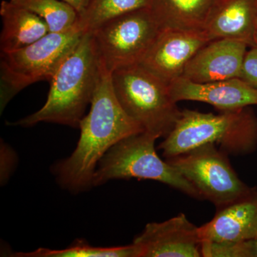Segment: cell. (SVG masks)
Returning a JSON list of instances; mask_svg holds the SVG:
<instances>
[{"mask_svg":"<svg viewBox=\"0 0 257 257\" xmlns=\"http://www.w3.org/2000/svg\"><path fill=\"white\" fill-rule=\"evenodd\" d=\"M90 105L79 124L80 138L73 153L53 169L60 186L72 192L93 187L96 167L106 152L123 139L145 131L125 112L115 94L111 72L101 66Z\"/></svg>","mask_w":257,"mask_h":257,"instance_id":"1","label":"cell"},{"mask_svg":"<svg viewBox=\"0 0 257 257\" xmlns=\"http://www.w3.org/2000/svg\"><path fill=\"white\" fill-rule=\"evenodd\" d=\"M99 76L100 65L92 34L86 32L49 81L50 92L44 106L12 124L29 127L47 122L79 128Z\"/></svg>","mask_w":257,"mask_h":257,"instance_id":"2","label":"cell"},{"mask_svg":"<svg viewBox=\"0 0 257 257\" xmlns=\"http://www.w3.org/2000/svg\"><path fill=\"white\" fill-rule=\"evenodd\" d=\"M208 144L234 153L251 152L257 145L256 115L249 106L218 114L184 109L159 148L167 160Z\"/></svg>","mask_w":257,"mask_h":257,"instance_id":"3","label":"cell"},{"mask_svg":"<svg viewBox=\"0 0 257 257\" xmlns=\"http://www.w3.org/2000/svg\"><path fill=\"white\" fill-rule=\"evenodd\" d=\"M85 33L78 23L67 31L49 32L24 48L1 52V112L9 101L25 88L40 81H50Z\"/></svg>","mask_w":257,"mask_h":257,"instance_id":"4","label":"cell"},{"mask_svg":"<svg viewBox=\"0 0 257 257\" xmlns=\"http://www.w3.org/2000/svg\"><path fill=\"white\" fill-rule=\"evenodd\" d=\"M115 94L123 109L145 131L166 138L182 111L171 96L168 84L141 64L121 67L111 73Z\"/></svg>","mask_w":257,"mask_h":257,"instance_id":"5","label":"cell"},{"mask_svg":"<svg viewBox=\"0 0 257 257\" xmlns=\"http://www.w3.org/2000/svg\"><path fill=\"white\" fill-rule=\"evenodd\" d=\"M158 137L143 131L123 139L109 150L98 164L93 187L114 179H150L170 186L198 199L202 194L175 167L157 155Z\"/></svg>","mask_w":257,"mask_h":257,"instance_id":"6","label":"cell"},{"mask_svg":"<svg viewBox=\"0 0 257 257\" xmlns=\"http://www.w3.org/2000/svg\"><path fill=\"white\" fill-rule=\"evenodd\" d=\"M162 30L150 8L106 22L90 32L99 64L109 72L140 64Z\"/></svg>","mask_w":257,"mask_h":257,"instance_id":"7","label":"cell"},{"mask_svg":"<svg viewBox=\"0 0 257 257\" xmlns=\"http://www.w3.org/2000/svg\"><path fill=\"white\" fill-rule=\"evenodd\" d=\"M167 162L175 167L202 194L223 207L248 195V188L236 175L224 154L212 144L203 145Z\"/></svg>","mask_w":257,"mask_h":257,"instance_id":"8","label":"cell"},{"mask_svg":"<svg viewBox=\"0 0 257 257\" xmlns=\"http://www.w3.org/2000/svg\"><path fill=\"white\" fill-rule=\"evenodd\" d=\"M211 41L204 31L162 29L140 64L170 85L196 53Z\"/></svg>","mask_w":257,"mask_h":257,"instance_id":"9","label":"cell"},{"mask_svg":"<svg viewBox=\"0 0 257 257\" xmlns=\"http://www.w3.org/2000/svg\"><path fill=\"white\" fill-rule=\"evenodd\" d=\"M141 257L202 256L199 227L184 214L163 221L147 224L134 240Z\"/></svg>","mask_w":257,"mask_h":257,"instance_id":"10","label":"cell"},{"mask_svg":"<svg viewBox=\"0 0 257 257\" xmlns=\"http://www.w3.org/2000/svg\"><path fill=\"white\" fill-rule=\"evenodd\" d=\"M169 87L171 96L176 102L201 101L221 111L257 105L256 88L239 78L202 83L180 77Z\"/></svg>","mask_w":257,"mask_h":257,"instance_id":"11","label":"cell"},{"mask_svg":"<svg viewBox=\"0 0 257 257\" xmlns=\"http://www.w3.org/2000/svg\"><path fill=\"white\" fill-rule=\"evenodd\" d=\"M248 47L229 39L211 40L189 61L182 77L202 83L239 78Z\"/></svg>","mask_w":257,"mask_h":257,"instance_id":"12","label":"cell"},{"mask_svg":"<svg viewBox=\"0 0 257 257\" xmlns=\"http://www.w3.org/2000/svg\"><path fill=\"white\" fill-rule=\"evenodd\" d=\"M202 242L231 243L257 235V192L221 208L214 217L199 227Z\"/></svg>","mask_w":257,"mask_h":257,"instance_id":"13","label":"cell"},{"mask_svg":"<svg viewBox=\"0 0 257 257\" xmlns=\"http://www.w3.org/2000/svg\"><path fill=\"white\" fill-rule=\"evenodd\" d=\"M257 0H216L204 31L211 40L229 39L254 47Z\"/></svg>","mask_w":257,"mask_h":257,"instance_id":"14","label":"cell"},{"mask_svg":"<svg viewBox=\"0 0 257 257\" xmlns=\"http://www.w3.org/2000/svg\"><path fill=\"white\" fill-rule=\"evenodd\" d=\"M0 15L3 22L0 35L1 52L24 48L50 32L41 18L10 0L2 2Z\"/></svg>","mask_w":257,"mask_h":257,"instance_id":"15","label":"cell"},{"mask_svg":"<svg viewBox=\"0 0 257 257\" xmlns=\"http://www.w3.org/2000/svg\"><path fill=\"white\" fill-rule=\"evenodd\" d=\"M216 0H152L150 9L161 28L204 31Z\"/></svg>","mask_w":257,"mask_h":257,"instance_id":"16","label":"cell"},{"mask_svg":"<svg viewBox=\"0 0 257 257\" xmlns=\"http://www.w3.org/2000/svg\"><path fill=\"white\" fill-rule=\"evenodd\" d=\"M152 0H89L79 24L86 32H92L102 24L136 10L150 8Z\"/></svg>","mask_w":257,"mask_h":257,"instance_id":"17","label":"cell"},{"mask_svg":"<svg viewBox=\"0 0 257 257\" xmlns=\"http://www.w3.org/2000/svg\"><path fill=\"white\" fill-rule=\"evenodd\" d=\"M26 8L42 19L49 32H62L74 28L79 23L77 10L62 0H10Z\"/></svg>","mask_w":257,"mask_h":257,"instance_id":"18","label":"cell"},{"mask_svg":"<svg viewBox=\"0 0 257 257\" xmlns=\"http://www.w3.org/2000/svg\"><path fill=\"white\" fill-rule=\"evenodd\" d=\"M19 257H141L140 248L133 243L126 246L101 247L94 246L83 240H77L64 249L39 248L28 253H16Z\"/></svg>","mask_w":257,"mask_h":257,"instance_id":"19","label":"cell"},{"mask_svg":"<svg viewBox=\"0 0 257 257\" xmlns=\"http://www.w3.org/2000/svg\"><path fill=\"white\" fill-rule=\"evenodd\" d=\"M202 253L204 257H257V235L236 243L202 242Z\"/></svg>","mask_w":257,"mask_h":257,"instance_id":"20","label":"cell"},{"mask_svg":"<svg viewBox=\"0 0 257 257\" xmlns=\"http://www.w3.org/2000/svg\"><path fill=\"white\" fill-rule=\"evenodd\" d=\"M239 79L257 89V47H251L246 52Z\"/></svg>","mask_w":257,"mask_h":257,"instance_id":"21","label":"cell"},{"mask_svg":"<svg viewBox=\"0 0 257 257\" xmlns=\"http://www.w3.org/2000/svg\"><path fill=\"white\" fill-rule=\"evenodd\" d=\"M17 157L15 155V152L8 145L5 143H2L1 145V182L2 184L5 183L10 176L11 175L12 172L14 170L15 164H16Z\"/></svg>","mask_w":257,"mask_h":257,"instance_id":"22","label":"cell"},{"mask_svg":"<svg viewBox=\"0 0 257 257\" xmlns=\"http://www.w3.org/2000/svg\"><path fill=\"white\" fill-rule=\"evenodd\" d=\"M62 1L65 2L71 6L73 7L79 15L84 12L89 0H62Z\"/></svg>","mask_w":257,"mask_h":257,"instance_id":"23","label":"cell"},{"mask_svg":"<svg viewBox=\"0 0 257 257\" xmlns=\"http://www.w3.org/2000/svg\"><path fill=\"white\" fill-rule=\"evenodd\" d=\"M253 42H254V46L257 47V13L256 21H255L254 32H253Z\"/></svg>","mask_w":257,"mask_h":257,"instance_id":"24","label":"cell"}]
</instances>
